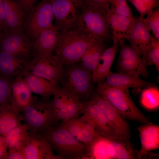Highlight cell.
Here are the masks:
<instances>
[{
    "mask_svg": "<svg viewBox=\"0 0 159 159\" xmlns=\"http://www.w3.org/2000/svg\"><path fill=\"white\" fill-rule=\"evenodd\" d=\"M143 18L140 16L135 18L132 30L124 38L141 54L143 58L154 37L144 23Z\"/></svg>",
    "mask_w": 159,
    "mask_h": 159,
    "instance_id": "cell-19",
    "label": "cell"
},
{
    "mask_svg": "<svg viewBox=\"0 0 159 159\" xmlns=\"http://www.w3.org/2000/svg\"><path fill=\"white\" fill-rule=\"evenodd\" d=\"M63 66L53 55L52 57L47 59L34 57L32 63L28 64L27 68L33 74L58 85Z\"/></svg>",
    "mask_w": 159,
    "mask_h": 159,
    "instance_id": "cell-16",
    "label": "cell"
},
{
    "mask_svg": "<svg viewBox=\"0 0 159 159\" xmlns=\"http://www.w3.org/2000/svg\"><path fill=\"white\" fill-rule=\"evenodd\" d=\"M32 93L24 78L17 77L11 85V104L21 112L33 101Z\"/></svg>",
    "mask_w": 159,
    "mask_h": 159,
    "instance_id": "cell-22",
    "label": "cell"
},
{
    "mask_svg": "<svg viewBox=\"0 0 159 159\" xmlns=\"http://www.w3.org/2000/svg\"><path fill=\"white\" fill-rule=\"evenodd\" d=\"M119 42L120 52L116 66L117 72L148 77V66L141 54L130 44H125L124 39Z\"/></svg>",
    "mask_w": 159,
    "mask_h": 159,
    "instance_id": "cell-11",
    "label": "cell"
},
{
    "mask_svg": "<svg viewBox=\"0 0 159 159\" xmlns=\"http://www.w3.org/2000/svg\"><path fill=\"white\" fill-rule=\"evenodd\" d=\"M8 159H24L23 150L21 151H9Z\"/></svg>",
    "mask_w": 159,
    "mask_h": 159,
    "instance_id": "cell-41",
    "label": "cell"
},
{
    "mask_svg": "<svg viewBox=\"0 0 159 159\" xmlns=\"http://www.w3.org/2000/svg\"><path fill=\"white\" fill-rule=\"evenodd\" d=\"M60 35V32L54 25L41 32L33 42V52L34 57L42 59L52 57Z\"/></svg>",
    "mask_w": 159,
    "mask_h": 159,
    "instance_id": "cell-14",
    "label": "cell"
},
{
    "mask_svg": "<svg viewBox=\"0 0 159 159\" xmlns=\"http://www.w3.org/2000/svg\"><path fill=\"white\" fill-rule=\"evenodd\" d=\"M0 30L7 31L4 17L3 0H0Z\"/></svg>",
    "mask_w": 159,
    "mask_h": 159,
    "instance_id": "cell-40",
    "label": "cell"
},
{
    "mask_svg": "<svg viewBox=\"0 0 159 159\" xmlns=\"http://www.w3.org/2000/svg\"><path fill=\"white\" fill-rule=\"evenodd\" d=\"M127 1V0H110V9L117 14L134 20L135 18L133 16Z\"/></svg>",
    "mask_w": 159,
    "mask_h": 159,
    "instance_id": "cell-35",
    "label": "cell"
},
{
    "mask_svg": "<svg viewBox=\"0 0 159 159\" xmlns=\"http://www.w3.org/2000/svg\"><path fill=\"white\" fill-rule=\"evenodd\" d=\"M48 141L60 159H84L88 146L60 125L52 126L39 133Z\"/></svg>",
    "mask_w": 159,
    "mask_h": 159,
    "instance_id": "cell-3",
    "label": "cell"
},
{
    "mask_svg": "<svg viewBox=\"0 0 159 159\" xmlns=\"http://www.w3.org/2000/svg\"><path fill=\"white\" fill-rule=\"evenodd\" d=\"M143 59L147 66H154L159 71V41L154 37L148 48Z\"/></svg>",
    "mask_w": 159,
    "mask_h": 159,
    "instance_id": "cell-32",
    "label": "cell"
},
{
    "mask_svg": "<svg viewBox=\"0 0 159 159\" xmlns=\"http://www.w3.org/2000/svg\"><path fill=\"white\" fill-rule=\"evenodd\" d=\"M11 83L10 84L7 81L0 79V104L6 102L8 99L10 100Z\"/></svg>",
    "mask_w": 159,
    "mask_h": 159,
    "instance_id": "cell-36",
    "label": "cell"
},
{
    "mask_svg": "<svg viewBox=\"0 0 159 159\" xmlns=\"http://www.w3.org/2000/svg\"><path fill=\"white\" fill-rule=\"evenodd\" d=\"M29 132L26 125L21 124L9 131L4 137L9 151H22L29 139Z\"/></svg>",
    "mask_w": 159,
    "mask_h": 159,
    "instance_id": "cell-28",
    "label": "cell"
},
{
    "mask_svg": "<svg viewBox=\"0 0 159 159\" xmlns=\"http://www.w3.org/2000/svg\"><path fill=\"white\" fill-rule=\"evenodd\" d=\"M19 113L11 104L0 109V135L5 137L9 131L21 124Z\"/></svg>",
    "mask_w": 159,
    "mask_h": 159,
    "instance_id": "cell-29",
    "label": "cell"
},
{
    "mask_svg": "<svg viewBox=\"0 0 159 159\" xmlns=\"http://www.w3.org/2000/svg\"><path fill=\"white\" fill-rule=\"evenodd\" d=\"M3 35H2L1 34L0 32V39H2L3 37Z\"/></svg>",
    "mask_w": 159,
    "mask_h": 159,
    "instance_id": "cell-42",
    "label": "cell"
},
{
    "mask_svg": "<svg viewBox=\"0 0 159 159\" xmlns=\"http://www.w3.org/2000/svg\"><path fill=\"white\" fill-rule=\"evenodd\" d=\"M3 1L7 32H23L25 16L22 10L15 0Z\"/></svg>",
    "mask_w": 159,
    "mask_h": 159,
    "instance_id": "cell-24",
    "label": "cell"
},
{
    "mask_svg": "<svg viewBox=\"0 0 159 159\" xmlns=\"http://www.w3.org/2000/svg\"><path fill=\"white\" fill-rule=\"evenodd\" d=\"M8 145L5 138L0 135V159H8Z\"/></svg>",
    "mask_w": 159,
    "mask_h": 159,
    "instance_id": "cell-39",
    "label": "cell"
},
{
    "mask_svg": "<svg viewBox=\"0 0 159 159\" xmlns=\"http://www.w3.org/2000/svg\"><path fill=\"white\" fill-rule=\"evenodd\" d=\"M107 85L116 87L132 88L140 90L156 85V83L146 81L140 77L127 73L110 72L103 82Z\"/></svg>",
    "mask_w": 159,
    "mask_h": 159,
    "instance_id": "cell-20",
    "label": "cell"
},
{
    "mask_svg": "<svg viewBox=\"0 0 159 159\" xmlns=\"http://www.w3.org/2000/svg\"><path fill=\"white\" fill-rule=\"evenodd\" d=\"M51 103L58 120L66 122L82 114V101L76 95L59 87Z\"/></svg>",
    "mask_w": 159,
    "mask_h": 159,
    "instance_id": "cell-9",
    "label": "cell"
},
{
    "mask_svg": "<svg viewBox=\"0 0 159 159\" xmlns=\"http://www.w3.org/2000/svg\"><path fill=\"white\" fill-rule=\"evenodd\" d=\"M82 115L92 122L99 134L110 138L123 137L112 128L102 110L95 103L90 100L82 101Z\"/></svg>",
    "mask_w": 159,
    "mask_h": 159,
    "instance_id": "cell-13",
    "label": "cell"
},
{
    "mask_svg": "<svg viewBox=\"0 0 159 159\" xmlns=\"http://www.w3.org/2000/svg\"><path fill=\"white\" fill-rule=\"evenodd\" d=\"M119 48V41L113 40L112 45L104 50L92 73L94 83L105 81L111 72V67Z\"/></svg>",
    "mask_w": 159,
    "mask_h": 159,
    "instance_id": "cell-21",
    "label": "cell"
},
{
    "mask_svg": "<svg viewBox=\"0 0 159 159\" xmlns=\"http://www.w3.org/2000/svg\"><path fill=\"white\" fill-rule=\"evenodd\" d=\"M22 112L21 118L30 132L40 133L55 125L59 121L51 102H32Z\"/></svg>",
    "mask_w": 159,
    "mask_h": 159,
    "instance_id": "cell-7",
    "label": "cell"
},
{
    "mask_svg": "<svg viewBox=\"0 0 159 159\" xmlns=\"http://www.w3.org/2000/svg\"><path fill=\"white\" fill-rule=\"evenodd\" d=\"M107 12L95 6L84 4L81 14L72 29L108 41L112 39L107 21Z\"/></svg>",
    "mask_w": 159,
    "mask_h": 159,
    "instance_id": "cell-6",
    "label": "cell"
},
{
    "mask_svg": "<svg viewBox=\"0 0 159 159\" xmlns=\"http://www.w3.org/2000/svg\"><path fill=\"white\" fill-rule=\"evenodd\" d=\"M24 79L32 92L40 95L45 99L55 93L59 86L31 72L24 71Z\"/></svg>",
    "mask_w": 159,
    "mask_h": 159,
    "instance_id": "cell-26",
    "label": "cell"
},
{
    "mask_svg": "<svg viewBox=\"0 0 159 159\" xmlns=\"http://www.w3.org/2000/svg\"><path fill=\"white\" fill-rule=\"evenodd\" d=\"M92 72L77 63L63 65L58 84L81 101L90 100L93 92Z\"/></svg>",
    "mask_w": 159,
    "mask_h": 159,
    "instance_id": "cell-5",
    "label": "cell"
},
{
    "mask_svg": "<svg viewBox=\"0 0 159 159\" xmlns=\"http://www.w3.org/2000/svg\"><path fill=\"white\" fill-rule=\"evenodd\" d=\"M54 17L51 0H42L25 18L23 32L34 40L43 30L52 25Z\"/></svg>",
    "mask_w": 159,
    "mask_h": 159,
    "instance_id": "cell-8",
    "label": "cell"
},
{
    "mask_svg": "<svg viewBox=\"0 0 159 159\" xmlns=\"http://www.w3.org/2000/svg\"><path fill=\"white\" fill-rule=\"evenodd\" d=\"M31 39L23 32H6L2 39V51L27 57L33 52Z\"/></svg>",
    "mask_w": 159,
    "mask_h": 159,
    "instance_id": "cell-15",
    "label": "cell"
},
{
    "mask_svg": "<svg viewBox=\"0 0 159 159\" xmlns=\"http://www.w3.org/2000/svg\"><path fill=\"white\" fill-rule=\"evenodd\" d=\"M107 19L112 39L118 41L130 33L135 20H132L117 14L110 8L107 12Z\"/></svg>",
    "mask_w": 159,
    "mask_h": 159,
    "instance_id": "cell-23",
    "label": "cell"
},
{
    "mask_svg": "<svg viewBox=\"0 0 159 159\" xmlns=\"http://www.w3.org/2000/svg\"><path fill=\"white\" fill-rule=\"evenodd\" d=\"M74 137L87 145L92 143L99 135L92 122L82 115L60 125Z\"/></svg>",
    "mask_w": 159,
    "mask_h": 159,
    "instance_id": "cell-18",
    "label": "cell"
},
{
    "mask_svg": "<svg viewBox=\"0 0 159 159\" xmlns=\"http://www.w3.org/2000/svg\"><path fill=\"white\" fill-rule=\"evenodd\" d=\"M23 153L24 159H60L54 153L48 141L42 135L30 132Z\"/></svg>",
    "mask_w": 159,
    "mask_h": 159,
    "instance_id": "cell-17",
    "label": "cell"
},
{
    "mask_svg": "<svg viewBox=\"0 0 159 159\" xmlns=\"http://www.w3.org/2000/svg\"><path fill=\"white\" fill-rule=\"evenodd\" d=\"M56 24L60 32L72 30L82 11L83 0H51Z\"/></svg>",
    "mask_w": 159,
    "mask_h": 159,
    "instance_id": "cell-10",
    "label": "cell"
},
{
    "mask_svg": "<svg viewBox=\"0 0 159 159\" xmlns=\"http://www.w3.org/2000/svg\"><path fill=\"white\" fill-rule=\"evenodd\" d=\"M128 0L130 1H131V0Z\"/></svg>",
    "mask_w": 159,
    "mask_h": 159,
    "instance_id": "cell-43",
    "label": "cell"
},
{
    "mask_svg": "<svg viewBox=\"0 0 159 159\" xmlns=\"http://www.w3.org/2000/svg\"><path fill=\"white\" fill-rule=\"evenodd\" d=\"M140 96L142 106L149 110L158 109L159 106V92L156 85L144 89Z\"/></svg>",
    "mask_w": 159,
    "mask_h": 159,
    "instance_id": "cell-31",
    "label": "cell"
},
{
    "mask_svg": "<svg viewBox=\"0 0 159 159\" xmlns=\"http://www.w3.org/2000/svg\"><path fill=\"white\" fill-rule=\"evenodd\" d=\"M110 0H83L84 4L93 6L108 11Z\"/></svg>",
    "mask_w": 159,
    "mask_h": 159,
    "instance_id": "cell-38",
    "label": "cell"
},
{
    "mask_svg": "<svg viewBox=\"0 0 159 159\" xmlns=\"http://www.w3.org/2000/svg\"><path fill=\"white\" fill-rule=\"evenodd\" d=\"M26 58L1 51L0 52V71L7 75H16L20 72L24 67H27Z\"/></svg>",
    "mask_w": 159,
    "mask_h": 159,
    "instance_id": "cell-27",
    "label": "cell"
},
{
    "mask_svg": "<svg viewBox=\"0 0 159 159\" xmlns=\"http://www.w3.org/2000/svg\"><path fill=\"white\" fill-rule=\"evenodd\" d=\"M105 41L98 39L89 47L81 59V65L92 73L106 48Z\"/></svg>",
    "mask_w": 159,
    "mask_h": 159,
    "instance_id": "cell-30",
    "label": "cell"
},
{
    "mask_svg": "<svg viewBox=\"0 0 159 159\" xmlns=\"http://www.w3.org/2000/svg\"><path fill=\"white\" fill-rule=\"evenodd\" d=\"M143 18L144 23L152 32L153 37L159 41V9L157 8L147 14Z\"/></svg>",
    "mask_w": 159,
    "mask_h": 159,
    "instance_id": "cell-33",
    "label": "cell"
},
{
    "mask_svg": "<svg viewBox=\"0 0 159 159\" xmlns=\"http://www.w3.org/2000/svg\"><path fill=\"white\" fill-rule=\"evenodd\" d=\"M90 100L95 103L101 109L110 124L120 136L130 139L131 130L125 118L104 97L93 92Z\"/></svg>",
    "mask_w": 159,
    "mask_h": 159,
    "instance_id": "cell-12",
    "label": "cell"
},
{
    "mask_svg": "<svg viewBox=\"0 0 159 159\" xmlns=\"http://www.w3.org/2000/svg\"><path fill=\"white\" fill-rule=\"evenodd\" d=\"M96 92L104 97L125 118L142 124L151 122L135 104L129 88L109 86L102 82L97 83Z\"/></svg>",
    "mask_w": 159,
    "mask_h": 159,
    "instance_id": "cell-4",
    "label": "cell"
},
{
    "mask_svg": "<svg viewBox=\"0 0 159 159\" xmlns=\"http://www.w3.org/2000/svg\"><path fill=\"white\" fill-rule=\"evenodd\" d=\"M144 17L148 14L158 8L159 0H131L130 1Z\"/></svg>",
    "mask_w": 159,
    "mask_h": 159,
    "instance_id": "cell-34",
    "label": "cell"
},
{
    "mask_svg": "<svg viewBox=\"0 0 159 159\" xmlns=\"http://www.w3.org/2000/svg\"><path fill=\"white\" fill-rule=\"evenodd\" d=\"M130 139L110 138L100 135L87 145L84 159H141L139 150Z\"/></svg>",
    "mask_w": 159,
    "mask_h": 159,
    "instance_id": "cell-1",
    "label": "cell"
},
{
    "mask_svg": "<svg viewBox=\"0 0 159 159\" xmlns=\"http://www.w3.org/2000/svg\"><path fill=\"white\" fill-rule=\"evenodd\" d=\"M23 11L25 17L36 5L38 0H15Z\"/></svg>",
    "mask_w": 159,
    "mask_h": 159,
    "instance_id": "cell-37",
    "label": "cell"
},
{
    "mask_svg": "<svg viewBox=\"0 0 159 159\" xmlns=\"http://www.w3.org/2000/svg\"><path fill=\"white\" fill-rule=\"evenodd\" d=\"M99 39L92 35L81 34L72 29L60 32L55 51L57 61L63 65L77 63L93 43Z\"/></svg>",
    "mask_w": 159,
    "mask_h": 159,
    "instance_id": "cell-2",
    "label": "cell"
},
{
    "mask_svg": "<svg viewBox=\"0 0 159 159\" xmlns=\"http://www.w3.org/2000/svg\"><path fill=\"white\" fill-rule=\"evenodd\" d=\"M141 142L139 150L146 155L151 151L159 148V126L151 122L144 123L137 128Z\"/></svg>",
    "mask_w": 159,
    "mask_h": 159,
    "instance_id": "cell-25",
    "label": "cell"
}]
</instances>
